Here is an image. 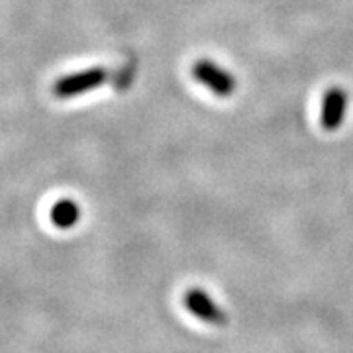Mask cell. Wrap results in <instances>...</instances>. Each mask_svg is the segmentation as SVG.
<instances>
[{"mask_svg":"<svg viewBox=\"0 0 353 353\" xmlns=\"http://www.w3.org/2000/svg\"><path fill=\"white\" fill-rule=\"evenodd\" d=\"M81 218V208L73 201H59L51 208V222L61 230L75 226Z\"/></svg>","mask_w":353,"mask_h":353,"instance_id":"obj_5","label":"cell"},{"mask_svg":"<svg viewBox=\"0 0 353 353\" xmlns=\"http://www.w3.org/2000/svg\"><path fill=\"white\" fill-rule=\"evenodd\" d=\"M185 308L190 314H194L199 320H204L208 324H224L226 320L222 310H218L214 304L210 303V299L199 289H192L185 294Z\"/></svg>","mask_w":353,"mask_h":353,"instance_id":"obj_4","label":"cell"},{"mask_svg":"<svg viewBox=\"0 0 353 353\" xmlns=\"http://www.w3.org/2000/svg\"><path fill=\"white\" fill-rule=\"evenodd\" d=\"M345 110H347V94L338 87L330 88L322 101V112H320L322 128H326V130L340 128Z\"/></svg>","mask_w":353,"mask_h":353,"instance_id":"obj_3","label":"cell"},{"mask_svg":"<svg viewBox=\"0 0 353 353\" xmlns=\"http://www.w3.org/2000/svg\"><path fill=\"white\" fill-rule=\"evenodd\" d=\"M192 77L204 85L206 88H210L218 97H228L236 90V81L234 77L228 73L226 69L218 67L212 61H196L192 67Z\"/></svg>","mask_w":353,"mask_h":353,"instance_id":"obj_2","label":"cell"},{"mask_svg":"<svg viewBox=\"0 0 353 353\" xmlns=\"http://www.w3.org/2000/svg\"><path fill=\"white\" fill-rule=\"evenodd\" d=\"M104 81H106V69L90 67V69L59 79L53 85V94L57 99H71V97H79V94H85L88 90L99 88Z\"/></svg>","mask_w":353,"mask_h":353,"instance_id":"obj_1","label":"cell"}]
</instances>
